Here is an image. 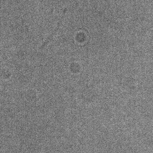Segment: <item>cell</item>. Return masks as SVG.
<instances>
[{
  "label": "cell",
  "mask_w": 153,
  "mask_h": 153,
  "mask_svg": "<svg viewBox=\"0 0 153 153\" xmlns=\"http://www.w3.org/2000/svg\"><path fill=\"white\" fill-rule=\"evenodd\" d=\"M67 7H65V8L64 9L63 11H62V17H60L59 21L58 22L57 25L56 26L55 29L53 30V33L49 35V37L46 39V41L42 44L41 47H39V49H43V48L52 40V39L53 38V37L54 36V35L57 33L58 30L59 29L60 27V26L62 25V21H63L64 17L65 16V15H66V13H67Z\"/></svg>",
  "instance_id": "6da1fadb"
}]
</instances>
